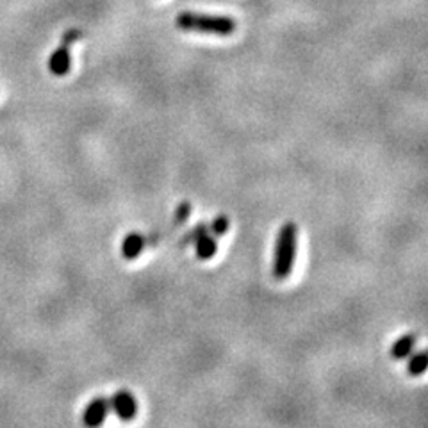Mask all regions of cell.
<instances>
[{
  "mask_svg": "<svg viewBox=\"0 0 428 428\" xmlns=\"http://www.w3.org/2000/svg\"><path fill=\"white\" fill-rule=\"evenodd\" d=\"M177 27L188 32H202V34L231 36L235 31V22L231 16L205 15V13L182 11L175 18Z\"/></svg>",
  "mask_w": 428,
  "mask_h": 428,
  "instance_id": "7a4b0ae2",
  "label": "cell"
},
{
  "mask_svg": "<svg viewBox=\"0 0 428 428\" xmlns=\"http://www.w3.org/2000/svg\"><path fill=\"white\" fill-rule=\"evenodd\" d=\"M297 235L298 228L293 221H285L278 231L273 252V264H271V275H273L275 280H285V278H290L291 271H293L294 257H297Z\"/></svg>",
  "mask_w": 428,
  "mask_h": 428,
  "instance_id": "6da1fadb",
  "label": "cell"
},
{
  "mask_svg": "<svg viewBox=\"0 0 428 428\" xmlns=\"http://www.w3.org/2000/svg\"><path fill=\"white\" fill-rule=\"evenodd\" d=\"M81 38V31L79 29H70L63 34L61 45L56 48L54 52L48 58V70L51 74L56 77H63V75L68 74L70 65H72V58H70V46L74 45L77 39Z\"/></svg>",
  "mask_w": 428,
  "mask_h": 428,
  "instance_id": "3957f363",
  "label": "cell"
},
{
  "mask_svg": "<svg viewBox=\"0 0 428 428\" xmlns=\"http://www.w3.org/2000/svg\"><path fill=\"white\" fill-rule=\"evenodd\" d=\"M147 248V238L139 232H129L122 241V255L125 261H136Z\"/></svg>",
  "mask_w": 428,
  "mask_h": 428,
  "instance_id": "8992f818",
  "label": "cell"
},
{
  "mask_svg": "<svg viewBox=\"0 0 428 428\" xmlns=\"http://www.w3.org/2000/svg\"><path fill=\"white\" fill-rule=\"evenodd\" d=\"M428 364V355L424 350L420 351H413V354L407 357V373L410 377H420V375L424 373Z\"/></svg>",
  "mask_w": 428,
  "mask_h": 428,
  "instance_id": "9c48e42d",
  "label": "cell"
},
{
  "mask_svg": "<svg viewBox=\"0 0 428 428\" xmlns=\"http://www.w3.org/2000/svg\"><path fill=\"white\" fill-rule=\"evenodd\" d=\"M189 214H191V204H189L188 200L181 202V204L177 205V209H175V212H174V225H175V227H179V225H186V221L189 220Z\"/></svg>",
  "mask_w": 428,
  "mask_h": 428,
  "instance_id": "7c38bea8",
  "label": "cell"
},
{
  "mask_svg": "<svg viewBox=\"0 0 428 428\" xmlns=\"http://www.w3.org/2000/svg\"><path fill=\"white\" fill-rule=\"evenodd\" d=\"M195 254L200 261H209L216 255L218 252V241L216 238L209 232H205L204 235H200L197 241H195Z\"/></svg>",
  "mask_w": 428,
  "mask_h": 428,
  "instance_id": "ba28073f",
  "label": "cell"
},
{
  "mask_svg": "<svg viewBox=\"0 0 428 428\" xmlns=\"http://www.w3.org/2000/svg\"><path fill=\"white\" fill-rule=\"evenodd\" d=\"M111 407H109V398L95 396L82 410V424L86 428H100L108 420Z\"/></svg>",
  "mask_w": 428,
  "mask_h": 428,
  "instance_id": "5b68a950",
  "label": "cell"
},
{
  "mask_svg": "<svg viewBox=\"0 0 428 428\" xmlns=\"http://www.w3.org/2000/svg\"><path fill=\"white\" fill-rule=\"evenodd\" d=\"M205 232H209L207 223H205V221H202V223H197L193 228H189V231L186 232L184 235H182L181 243L182 245H193L195 241L200 238V235L205 234Z\"/></svg>",
  "mask_w": 428,
  "mask_h": 428,
  "instance_id": "8fae6325",
  "label": "cell"
},
{
  "mask_svg": "<svg viewBox=\"0 0 428 428\" xmlns=\"http://www.w3.org/2000/svg\"><path fill=\"white\" fill-rule=\"evenodd\" d=\"M109 407L116 414V417L120 421H125V423L136 420V416H138V401H136L134 394L127 389L116 391L109 398Z\"/></svg>",
  "mask_w": 428,
  "mask_h": 428,
  "instance_id": "277c9868",
  "label": "cell"
},
{
  "mask_svg": "<svg viewBox=\"0 0 428 428\" xmlns=\"http://www.w3.org/2000/svg\"><path fill=\"white\" fill-rule=\"evenodd\" d=\"M416 344H417V334H413V332H410V334H406V336L398 337V339L393 343V346H391V357H393L394 361L407 359V357L416 350Z\"/></svg>",
  "mask_w": 428,
  "mask_h": 428,
  "instance_id": "52a82bcc",
  "label": "cell"
},
{
  "mask_svg": "<svg viewBox=\"0 0 428 428\" xmlns=\"http://www.w3.org/2000/svg\"><path fill=\"white\" fill-rule=\"evenodd\" d=\"M209 234H212L214 238H220V235L227 234V231L231 228V220H228L225 214H218L211 223H207Z\"/></svg>",
  "mask_w": 428,
  "mask_h": 428,
  "instance_id": "30bf717a",
  "label": "cell"
}]
</instances>
